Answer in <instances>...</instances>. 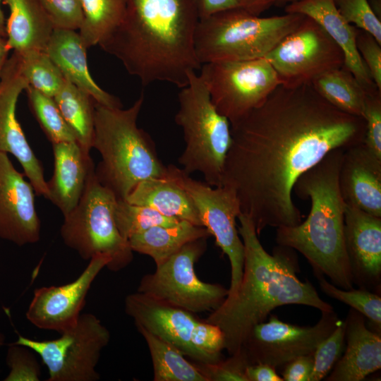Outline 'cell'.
Here are the masks:
<instances>
[{
  "label": "cell",
  "mask_w": 381,
  "mask_h": 381,
  "mask_svg": "<svg viewBox=\"0 0 381 381\" xmlns=\"http://www.w3.org/2000/svg\"><path fill=\"white\" fill-rule=\"evenodd\" d=\"M6 361L10 369L4 381H39L40 365L33 351L20 344H11L7 349Z\"/></svg>",
  "instance_id": "obj_37"
},
{
  "label": "cell",
  "mask_w": 381,
  "mask_h": 381,
  "mask_svg": "<svg viewBox=\"0 0 381 381\" xmlns=\"http://www.w3.org/2000/svg\"><path fill=\"white\" fill-rule=\"evenodd\" d=\"M199 19L239 7L237 0H192Z\"/></svg>",
  "instance_id": "obj_44"
},
{
  "label": "cell",
  "mask_w": 381,
  "mask_h": 381,
  "mask_svg": "<svg viewBox=\"0 0 381 381\" xmlns=\"http://www.w3.org/2000/svg\"><path fill=\"white\" fill-rule=\"evenodd\" d=\"M164 178L171 180L188 193L202 226L227 255L231 266L227 296L233 295L241 283L244 267V246L236 222L241 212L234 190L226 185L214 187L197 181L174 164L167 166Z\"/></svg>",
  "instance_id": "obj_12"
},
{
  "label": "cell",
  "mask_w": 381,
  "mask_h": 381,
  "mask_svg": "<svg viewBox=\"0 0 381 381\" xmlns=\"http://www.w3.org/2000/svg\"><path fill=\"white\" fill-rule=\"evenodd\" d=\"M79 34L87 49L99 45L122 21L126 0H81Z\"/></svg>",
  "instance_id": "obj_31"
},
{
  "label": "cell",
  "mask_w": 381,
  "mask_h": 381,
  "mask_svg": "<svg viewBox=\"0 0 381 381\" xmlns=\"http://www.w3.org/2000/svg\"><path fill=\"white\" fill-rule=\"evenodd\" d=\"M237 1L239 7L256 16H260L275 3V0H237Z\"/></svg>",
  "instance_id": "obj_46"
},
{
  "label": "cell",
  "mask_w": 381,
  "mask_h": 381,
  "mask_svg": "<svg viewBox=\"0 0 381 381\" xmlns=\"http://www.w3.org/2000/svg\"><path fill=\"white\" fill-rule=\"evenodd\" d=\"M125 16L99 45L143 85L167 82L179 88L201 64L195 52L199 21L192 0H126Z\"/></svg>",
  "instance_id": "obj_2"
},
{
  "label": "cell",
  "mask_w": 381,
  "mask_h": 381,
  "mask_svg": "<svg viewBox=\"0 0 381 381\" xmlns=\"http://www.w3.org/2000/svg\"><path fill=\"white\" fill-rule=\"evenodd\" d=\"M284 11L302 14L318 23L342 50L343 67L353 74L367 93L379 90L357 49L358 28L341 16L334 0H300L286 5Z\"/></svg>",
  "instance_id": "obj_21"
},
{
  "label": "cell",
  "mask_w": 381,
  "mask_h": 381,
  "mask_svg": "<svg viewBox=\"0 0 381 381\" xmlns=\"http://www.w3.org/2000/svg\"><path fill=\"white\" fill-rule=\"evenodd\" d=\"M87 48L75 30L54 28L45 52L65 79L87 92L98 104L122 108L120 99L101 88L90 73Z\"/></svg>",
  "instance_id": "obj_24"
},
{
  "label": "cell",
  "mask_w": 381,
  "mask_h": 381,
  "mask_svg": "<svg viewBox=\"0 0 381 381\" xmlns=\"http://www.w3.org/2000/svg\"><path fill=\"white\" fill-rule=\"evenodd\" d=\"M368 2L375 16L380 19L381 0H368Z\"/></svg>",
  "instance_id": "obj_48"
},
{
  "label": "cell",
  "mask_w": 381,
  "mask_h": 381,
  "mask_svg": "<svg viewBox=\"0 0 381 381\" xmlns=\"http://www.w3.org/2000/svg\"><path fill=\"white\" fill-rule=\"evenodd\" d=\"M230 356L214 363L194 361V364L207 381H247L246 368L250 365L241 348Z\"/></svg>",
  "instance_id": "obj_39"
},
{
  "label": "cell",
  "mask_w": 381,
  "mask_h": 381,
  "mask_svg": "<svg viewBox=\"0 0 381 381\" xmlns=\"http://www.w3.org/2000/svg\"><path fill=\"white\" fill-rule=\"evenodd\" d=\"M10 10L6 22V46L21 56L45 51L54 30L39 0H2Z\"/></svg>",
  "instance_id": "obj_25"
},
{
  "label": "cell",
  "mask_w": 381,
  "mask_h": 381,
  "mask_svg": "<svg viewBox=\"0 0 381 381\" xmlns=\"http://www.w3.org/2000/svg\"><path fill=\"white\" fill-rule=\"evenodd\" d=\"M341 16L356 28L372 35L381 44V21L368 0H334Z\"/></svg>",
  "instance_id": "obj_38"
},
{
  "label": "cell",
  "mask_w": 381,
  "mask_h": 381,
  "mask_svg": "<svg viewBox=\"0 0 381 381\" xmlns=\"http://www.w3.org/2000/svg\"><path fill=\"white\" fill-rule=\"evenodd\" d=\"M282 377L284 381H310L313 368V353L298 356L284 365Z\"/></svg>",
  "instance_id": "obj_43"
},
{
  "label": "cell",
  "mask_w": 381,
  "mask_h": 381,
  "mask_svg": "<svg viewBox=\"0 0 381 381\" xmlns=\"http://www.w3.org/2000/svg\"><path fill=\"white\" fill-rule=\"evenodd\" d=\"M344 231L353 284L380 294L381 217L346 205Z\"/></svg>",
  "instance_id": "obj_19"
},
{
  "label": "cell",
  "mask_w": 381,
  "mask_h": 381,
  "mask_svg": "<svg viewBox=\"0 0 381 381\" xmlns=\"http://www.w3.org/2000/svg\"><path fill=\"white\" fill-rule=\"evenodd\" d=\"M356 42L373 82L381 91V44L372 35L358 28Z\"/></svg>",
  "instance_id": "obj_42"
},
{
  "label": "cell",
  "mask_w": 381,
  "mask_h": 381,
  "mask_svg": "<svg viewBox=\"0 0 381 381\" xmlns=\"http://www.w3.org/2000/svg\"><path fill=\"white\" fill-rule=\"evenodd\" d=\"M147 343L154 381H207L194 363L188 361L174 345L141 327H136Z\"/></svg>",
  "instance_id": "obj_29"
},
{
  "label": "cell",
  "mask_w": 381,
  "mask_h": 381,
  "mask_svg": "<svg viewBox=\"0 0 381 381\" xmlns=\"http://www.w3.org/2000/svg\"><path fill=\"white\" fill-rule=\"evenodd\" d=\"M175 122L183 131L185 148L178 159L188 175L199 172L211 186H222L224 166L231 143L229 119L213 104L209 90L196 72L178 95Z\"/></svg>",
  "instance_id": "obj_7"
},
{
  "label": "cell",
  "mask_w": 381,
  "mask_h": 381,
  "mask_svg": "<svg viewBox=\"0 0 381 381\" xmlns=\"http://www.w3.org/2000/svg\"><path fill=\"white\" fill-rule=\"evenodd\" d=\"M5 336L3 333L0 332V349L5 344Z\"/></svg>",
  "instance_id": "obj_51"
},
{
  "label": "cell",
  "mask_w": 381,
  "mask_h": 381,
  "mask_svg": "<svg viewBox=\"0 0 381 381\" xmlns=\"http://www.w3.org/2000/svg\"><path fill=\"white\" fill-rule=\"evenodd\" d=\"M237 219L244 246L243 277L236 291L205 320L222 330L224 349L229 355L237 352L253 327L264 322L279 306L297 304L320 312L334 310L310 282L298 278L295 250L278 245L270 254L262 246L250 219L242 213Z\"/></svg>",
  "instance_id": "obj_3"
},
{
  "label": "cell",
  "mask_w": 381,
  "mask_h": 381,
  "mask_svg": "<svg viewBox=\"0 0 381 381\" xmlns=\"http://www.w3.org/2000/svg\"><path fill=\"white\" fill-rule=\"evenodd\" d=\"M345 322L339 320L331 334L323 339L313 352V368L310 381H320L330 373L344 352Z\"/></svg>",
  "instance_id": "obj_36"
},
{
  "label": "cell",
  "mask_w": 381,
  "mask_h": 381,
  "mask_svg": "<svg viewBox=\"0 0 381 381\" xmlns=\"http://www.w3.org/2000/svg\"><path fill=\"white\" fill-rule=\"evenodd\" d=\"M311 85L320 96L338 109L362 117L367 92L344 67L323 73Z\"/></svg>",
  "instance_id": "obj_30"
},
{
  "label": "cell",
  "mask_w": 381,
  "mask_h": 381,
  "mask_svg": "<svg viewBox=\"0 0 381 381\" xmlns=\"http://www.w3.org/2000/svg\"><path fill=\"white\" fill-rule=\"evenodd\" d=\"M339 320L334 310L321 312L320 320L312 326L286 323L271 315L267 322L253 327L241 348L250 364L265 363L277 369L298 356L313 353Z\"/></svg>",
  "instance_id": "obj_15"
},
{
  "label": "cell",
  "mask_w": 381,
  "mask_h": 381,
  "mask_svg": "<svg viewBox=\"0 0 381 381\" xmlns=\"http://www.w3.org/2000/svg\"><path fill=\"white\" fill-rule=\"evenodd\" d=\"M144 99L142 93L126 109L95 102L92 148L102 157L95 174L118 200H125L140 182L166 176L167 166L160 160L155 143L137 125Z\"/></svg>",
  "instance_id": "obj_5"
},
{
  "label": "cell",
  "mask_w": 381,
  "mask_h": 381,
  "mask_svg": "<svg viewBox=\"0 0 381 381\" xmlns=\"http://www.w3.org/2000/svg\"><path fill=\"white\" fill-rule=\"evenodd\" d=\"M344 150H331L298 178L293 193L301 199H310V213L297 225L277 227L275 241L301 253L315 275L327 276L336 286L351 289L353 283L344 231L346 204L339 188Z\"/></svg>",
  "instance_id": "obj_4"
},
{
  "label": "cell",
  "mask_w": 381,
  "mask_h": 381,
  "mask_svg": "<svg viewBox=\"0 0 381 381\" xmlns=\"http://www.w3.org/2000/svg\"><path fill=\"white\" fill-rule=\"evenodd\" d=\"M124 307L136 327L169 342L194 361L214 363L222 359V330L194 313L138 291L127 295Z\"/></svg>",
  "instance_id": "obj_9"
},
{
  "label": "cell",
  "mask_w": 381,
  "mask_h": 381,
  "mask_svg": "<svg viewBox=\"0 0 381 381\" xmlns=\"http://www.w3.org/2000/svg\"><path fill=\"white\" fill-rule=\"evenodd\" d=\"M55 28L79 30L83 20L81 0H39Z\"/></svg>",
  "instance_id": "obj_41"
},
{
  "label": "cell",
  "mask_w": 381,
  "mask_h": 381,
  "mask_svg": "<svg viewBox=\"0 0 381 381\" xmlns=\"http://www.w3.org/2000/svg\"><path fill=\"white\" fill-rule=\"evenodd\" d=\"M304 18L291 13L260 17L236 7L200 18L194 40L196 57L201 65L264 58Z\"/></svg>",
  "instance_id": "obj_6"
},
{
  "label": "cell",
  "mask_w": 381,
  "mask_h": 381,
  "mask_svg": "<svg viewBox=\"0 0 381 381\" xmlns=\"http://www.w3.org/2000/svg\"><path fill=\"white\" fill-rule=\"evenodd\" d=\"M76 142L87 152L92 148L95 100L87 92L65 81L53 97Z\"/></svg>",
  "instance_id": "obj_28"
},
{
  "label": "cell",
  "mask_w": 381,
  "mask_h": 381,
  "mask_svg": "<svg viewBox=\"0 0 381 381\" xmlns=\"http://www.w3.org/2000/svg\"><path fill=\"white\" fill-rule=\"evenodd\" d=\"M125 200L151 207L164 216L203 226L188 193L167 178H152L140 182Z\"/></svg>",
  "instance_id": "obj_26"
},
{
  "label": "cell",
  "mask_w": 381,
  "mask_h": 381,
  "mask_svg": "<svg viewBox=\"0 0 381 381\" xmlns=\"http://www.w3.org/2000/svg\"><path fill=\"white\" fill-rule=\"evenodd\" d=\"M339 188L346 205L381 217V159L363 143L345 149Z\"/></svg>",
  "instance_id": "obj_20"
},
{
  "label": "cell",
  "mask_w": 381,
  "mask_h": 381,
  "mask_svg": "<svg viewBox=\"0 0 381 381\" xmlns=\"http://www.w3.org/2000/svg\"><path fill=\"white\" fill-rule=\"evenodd\" d=\"M230 126L222 185L234 190L258 236L300 224L296 181L331 150L362 143L365 130L363 117L338 109L311 84H280Z\"/></svg>",
  "instance_id": "obj_1"
},
{
  "label": "cell",
  "mask_w": 381,
  "mask_h": 381,
  "mask_svg": "<svg viewBox=\"0 0 381 381\" xmlns=\"http://www.w3.org/2000/svg\"><path fill=\"white\" fill-rule=\"evenodd\" d=\"M346 347L327 381H361L381 368V337L367 327L365 317L351 308L344 320Z\"/></svg>",
  "instance_id": "obj_23"
},
{
  "label": "cell",
  "mask_w": 381,
  "mask_h": 381,
  "mask_svg": "<svg viewBox=\"0 0 381 381\" xmlns=\"http://www.w3.org/2000/svg\"><path fill=\"white\" fill-rule=\"evenodd\" d=\"M35 190L13 167L8 154L0 152V238L18 246L40 238V220L35 205Z\"/></svg>",
  "instance_id": "obj_18"
},
{
  "label": "cell",
  "mask_w": 381,
  "mask_h": 381,
  "mask_svg": "<svg viewBox=\"0 0 381 381\" xmlns=\"http://www.w3.org/2000/svg\"><path fill=\"white\" fill-rule=\"evenodd\" d=\"M281 84H311L318 76L344 64L341 48L323 28L305 16L265 56Z\"/></svg>",
  "instance_id": "obj_14"
},
{
  "label": "cell",
  "mask_w": 381,
  "mask_h": 381,
  "mask_svg": "<svg viewBox=\"0 0 381 381\" xmlns=\"http://www.w3.org/2000/svg\"><path fill=\"white\" fill-rule=\"evenodd\" d=\"M114 220L121 235L128 241L133 236L152 226H170L181 221L164 216L151 207L118 199L114 209Z\"/></svg>",
  "instance_id": "obj_34"
},
{
  "label": "cell",
  "mask_w": 381,
  "mask_h": 381,
  "mask_svg": "<svg viewBox=\"0 0 381 381\" xmlns=\"http://www.w3.org/2000/svg\"><path fill=\"white\" fill-rule=\"evenodd\" d=\"M110 260L105 255H95L75 280L35 289L25 313L27 320L38 329L59 334L73 328L82 314L93 282Z\"/></svg>",
  "instance_id": "obj_16"
},
{
  "label": "cell",
  "mask_w": 381,
  "mask_h": 381,
  "mask_svg": "<svg viewBox=\"0 0 381 381\" xmlns=\"http://www.w3.org/2000/svg\"><path fill=\"white\" fill-rule=\"evenodd\" d=\"M17 56L20 73L28 85L54 97L64 85L66 79L45 51Z\"/></svg>",
  "instance_id": "obj_32"
},
{
  "label": "cell",
  "mask_w": 381,
  "mask_h": 381,
  "mask_svg": "<svg viewBox=\"0 0 381 381\" xmlns=\"http://www.w3.org/2000/svg\"><path fill=\"white\" fill-rule=\"evenodd\" d=\"M362 117L365 126L362 143L381 159V91L367 93Z\"/></svg>",
  "instance_id": "obj_40"
},
{
  "label": "cell",
  "mask_w": 381,
  "mask_h": 381,
  "mask_svg": "<svg viewBox=\"0 0 381 381\" xmlns=\"http://www.w3.org/2000/svg\"><path fill=\"white\" fill-rule=\"evenodd\" d=\"M117 198L90 175L77 205L64 216L60 234L64 244L76 251L81 258L90 260L97 255L109 257L107 268L119 272L133 260L129 242L120 234L115 220Z\"/></svg>",
  "instance_id": "obj_8"
},
{
  "label": "cell",
  "mask_w": 381,
  "mask_h": 381,
  "mask_svg": "<svg viewBox=\"0 0 381 381\" xmlns=\"http://www.w3.org/2000/svg\"><path fill=\"white\" fill-rule=\"evenodd\" d=\"M247 381H283L276 369L267 364H250L246 368Z\"/></svg>",
  "instance_id": "obj_45"
},
{
  "label": "cell",
  "mask_w": 381,
  "mask_h": 381,
  "mask_svg": "<svg viewBox=\"0 0 381 381\" xmlns=\"http://www.w3.org/2000/svg\"><path fill=\"white\" fill-rule=\"evenodd\" d=\"M199 71L213 104L230 123L260 105L281 84L265 57L206 63Z\"/></svg>",
  "instance_id": "obj_13"
},
{
  "label": "cell",
  "mask_w": 381,
  "mask_h": 381,
  "mask_svg": "<svg viewBox=\"0 0 381 381\" xmlns=\"http://www.w3.org/2000/svg\"><path fill=\"white\" fill-rule=\"evenodd\" d=\"M200 238L156 266L154 272L144 275L137 291L185 309L193 313L218 308L229 294V289L201 281L194 265L207 249V239Z\"/></svg>",
  "instance_id": "obj_11"
},
{
  "label": "cell",
  "mask_w": 381,
  "mask_h": 381,
  "mask_svg": "<svg viewBox=\"0 0 381 381\" xmlns=\"http://www.w3.org/2000/svg\"><path fill=\"white\" fill-rule=\"evenodd\" d=\"M25 91L32 114L52 144L76 141L53 97L29 85Z\"/></svg>",
  "instance_id": "obj_33"
},
{
  "label": "cell",
  "mask_w": 381,
  "mask_h": 381,
  "mask_svg": "<svg viewBox=\"0 0 381 381\" xmlns=\"http://www.w3.org/2000/svg\"><path fill=\"white\" fill-rule=\"evenodd\" d=\"M211 234L202 226L181 220L170 226H155L128 239L133 252L151 257L156 266L176 253L186 243Z\"/></svg>",
  "instance_id": "obj_27"
},
{
  "label": "cell",
  "mask_w": 381,
  "mask_h": 381,
  "mask_svg": "<svg viewBox=\"0 0 381 381\" xmlns=\"http://www.w3.org/2000/svg\"><path fill=\"white\" fill-rule=\"evenodd\" d=\"M321 291L327 296L339 301L367 318L380 332L381 297L380 294L358 289H343L329 282L323 275H315Z\"/></svg>",
  "instance_id": "obj_35"
},
{
  "label": "cell",
  "mask_w": 381,
  "mask_h": 381,
  "mask_svg": "<svg viewBox=\"0 0 381 381\" xmlns=\"http://www.w3.org/2000/svg\"><path fill=\"white\" fill-rule=\"evenodd\" d=\"M28 83L13 52L4 65L0 89V152L10 153L20 164L35 193L47 199V183L42 165L30 147L16 118V104Z\"/></svg>",
  "instance_id": "obj_17"
},
{
  "label": "cell",
  "mask_w": 381,
  "mask_h": 381,
  "mask_svg": "<svg viewBox=\"0 0 381 381\" xmlns=\"http://www.w3.org/2000/svg\"><path fill=\"white\" fill-rule=\"evenodd\" d=\"M111 335L92 313H82L77 324L49 340H36L18 334L17 344L31 349L46 365L47 381H97L96 368Z\"/></svg>",
  "instance_id": "obj_10"
},
{
  "label": "cell",
  "mask_w": 381,
  "mask_h": 381,
  "mask_svg": "<svg viewBox=\"0 0 381 381\" xmlns=\"http://www.w3.org/2000/svg\"><path fill=\"white\" fill-rule=\"evenodd\" d=\"M54 171L47 183L48 197L64 216L78 203L95 164L76 141L53 143Z\"/></svg>",
  "instance_id": "obj_22"
},
{
  "label": "cell",
  "mask_w": 381,
  "mask_h": 381,
  "mask_svg": "<svg viewBox=\"0 0 381 381\" xmlns=\"http://www.w3.org/2000/svg\"><path fill=\"white\" fill-rule=\"evenodd\" d=\"M1 3H2V0H0V37L6 38V20H5L4 12L1 8Z\"/></svg>",
  "instance_id": "obj_49"
},
{
  "label": "cell",
  "mask_w": 381,
  "mask_h": 381,
  "mask_svg": "<svg viewBox=\"0 0 381 381\" xmlns=\"http://www.w3.org/2000/svg\"><path fill=\"white\" fill-rule=\"evenodd\" d=\"M9 51L6 46V38L0 37V89L1 85L2 73L6 61L8 59Z\"/></svg>",
  "instance_id": "obj_47"
},
{
  "label": "cell",
  "mask_w": 381,
  "mask_h": 381,
  "mask_svg": "<svg viewBox=\"0 0 381 381\" xmlns=\"http://www.w3.org/2000/svg\"><path fill=\"white\" fill-rule=\"evenodd\" d=\"M300 0H275L274 5L282 6L287 5Z\"/></svg>",
  "instance_id": "obj_50"
}]
</instances>
